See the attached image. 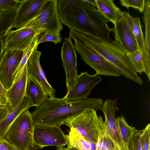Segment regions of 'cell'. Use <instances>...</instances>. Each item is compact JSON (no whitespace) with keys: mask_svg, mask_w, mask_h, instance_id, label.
I'll return each instance as SVG.
<instances>
[{"mask_svg":"<svg viewBox=\"0 0 150 150\" xmlns=\"http://www.w3.org/2000/svg\"><path fill=\"white\" fill-rule=\"evenodd\" d=\"M59 19L71 29L97 37L105 32L108 21L85 0H57Z\"/></svg>","mask_w":150,"mask_h":150,"instance_id":"cell-1","label":"cell"},{"mask_svg":"<svg viewBox=\"0 0 150 150\" xmlns=\"http://www.w3.org/2000/svg\"><path fill=\"white\" fill-rule=\"evenodd\" d=\"M102 98H90L75 102L64 97H47L31 113L34 125L60 127L68 120L87 108L100 110Z\"/></svg>","mask_w":150,"mask_h":150,"instance_id":"cell-2","label":"cell"},{"mask_svg":"<svg viewBox=\"0 0 150 150\" xmlns=\"http://www.w3.org/2000/svg\"><path fill=\"white\" fill-rule=\"evenodd\" d=\"M69 34L76 37L88 47L111 63L120 75L140 85H143V81L130 62L127 52L117 41H107L71 29Z\"/></svg>","mask_w":150,"mask_h":150,"instance_id":"cell-3","label":"cell"},{"mask_svg":"<svg viewBox=\"0 0 150 150\" xmlns=\"http://www.w3.org/2000/svg\"><path fill=\"white\" fill-rule=\"evenodd\" d=\"M34 127L31 114L27 109L13 122L3 139L17 150H33Z\"/></svg>","mask_w":150,"mask_h":150,"instance_id":"cell-4","label":"cell"},{"mask_svg":"<svg viewBox=\"0 0 150 150\" xmlns=\"http://www.w3.org/2000/svg\"><path fill=\"white\" fill-rule=\"evenodd\" d=\"M65 124L75 129L86 139L96 144L104 127L101 115L96 111L87 108L66 121Z\"/></svg>","mask_w":150,"mask_h":150,"instance_id":"cell-5","label":"cell"},{"mask_svg":"<svg viewBox=\"0 0 150 150\" xmlns=\"http://www.w3.org/2000/svg\"><path fill=\"white\" fill-rule=\"evenodd\" d=\"M24 26L41 33H60L63 26L58 15L57 0H46L37 16Z\"/></svg>","mask_w":150,"mask_h":150,"instance_id":"cell-6","label":"cell"},{"mask_svg":"<svg viewBox=\"0 0 150 150\" xmlns=\"http://www.w3.org/2000/svg\"><path fill=\"white\" fill-rule=\"evenodd\" d=\"M74 41L75 49L85 63L93 69L99 75L117 77L119 71L110 62L86 45L74 35L69 34Z\"/></svg>","mask_w":150,"mask_h":150,"instance_id":"cell-7","label":"cell"},{"mask_svg":"<svg viewBox=\"0 0 150 150\" xmlns=\"http://www.w3.org/2000/svg\"><path fill=\"white\" fill-rule=\"evenodd\" d=\"M33 150L42 149L47 146H54L57 150H64L68 145L66 135L60 127L34 125Z\"/></svg>","mask_w":150,"mask_h":150,"instance_id":"cell-8","label":"cell"},{"mask_svg":"<svg viewBox=\"0 0 150 150\" xmlns=\"http://www.w3.org/2000/svg\"><path fill=\"white\" fill-rule=\"evenodd\" d=\"M116 104V98L113 100L107 99L100 110L105 116L104 131L111 139L114 150H125L115 117L116 112L118 110Z\"/></svg>","mask_w":150,"mask_h":150,"instance_id":"cell-9","label":"cell"},{"mask_svg":"<svg viewBox=\"0 0 150 150\" xmlns=\"http://www.w3.org/2000/svg\"><path fill=\"white\" fill-rule=\"evenodd\" d=\"M62 65L65 71L67 92L74 86L78 76L77 67V55L74 45L70 36L64 38L61 50Z\"/></svg>","mask_w":150,"mask_h":150,"instance_id":"cell-10","label":"cell"},{"mask_svg":"<svg viewBox=\"0 0 150 150\" xmlns=\"http://www.w3.org/2000/svg\"><path fill=\"white\" fill-rule=\"evenodd\" d=\"M102 80V77L96 74L91 75L87 72H82L78 75L74 86L64 98L68 102L86 100L92 89Z\"/></svg>","mask_w":150,"mask_h":150,"instance_id":"cell-11","label":"cell"},{"mask_svg":"<svg viewBox=\"0 0 150 150\" xmlns=\"http://www.w3.org/2000/svg\"><path fill=\"white\" fill-rule=\"evenodd\" d=\"M23 51L5 50L0 64V81L7 90L13 84L14 74L22 58Z\"/></svg>","mask_w":150,"mask_h":150,"instance_id":"cell-12","label":"cell"},{"mask_svg":"<svg viewBox=\"0 0 150 150\" xmlns=\"http://www.w3.org/2000/svg\"><path fill=\"white\" fill-rule=\"evenodd\" d=\"M40 33L39 31L25 26L10 30L5 36L4 51L16 50L23 51L35 37Z\"/></svg>","mask_w":150,"mask_h":150,"instance_id":"cell-13","label":"cell"},{"mask_svg":"<svg viewBox=\"0 0 150 150\" xmlns=\"http://www.w3.org/2000/svg\"><path fill=\"white\" fill-rule=\"evenodd\" d=\"M46 0H22L14 18L12 28H22L35 17Z\"/></svg>","mask_w":150,"mask_h":150,"instance_id":"cell-14","label":"cell"},{"mask_svg":"<svg viewBox=\"0 0 150 150\" xmlns=\"http://www.w3.org/2000/svg\"><path fill=\"white\" fill-rule=\"evenodd\" d=\"M33 51L27 62L28 75L31 76L38 83L45 93L50 97H55L56 91L48 82L40 62L41 52Z\"/></svg>","mask_w":150,"mask_h":150,"instance_id":"cell-15","label":"cell"},{"mask_svg":"<svg viewBox=\"0 0 150 150\" xmlns=\"http://www.w3.org/2000/svg\"><path fill=\"white\" fill-rule=\"evenodd\" d=\"M27 78V63L11 86L6 90V98L10 110H14L17 107L25 96Z\"/></svg>","mask_w":150,"mask_h":150,"instance_id":"cell-16","label":"cell"},{"mask_svg":"<svg viewBox=\"0 0 150 150\" xmlns=\"http://www.w3.org/2000/svg\"><path fill=\"white\" fill-rule=\"evenodd\" d=\"M111 31L114 33L115 40L120 43L127 53L138 49L134 37L124 16L122 20L114 24Z\"/></svg>","mask_w":150,"mask_h":150,"instance_id":"cell-17","label":"cell"},{"mask_svg":"<svg viewBox=\"0 0 150 150\" xmlns=\"http://www.w3.org/2000/svg\"><path fill=\"white\" fill-rule=\"evenodd\" d=\"M143 21L145 26V37L144 38V51L142 55L146 73L148 80L150 81V0L145 1L143 12Z\"/></svg>","mask_w":150,"mask_h":150,"instance_id":"cell-18","label":"cell"},{"mask_svg":"<svg viewBox=\"0 0 150 150\" xmlns=\"http://www.w3.org/2000/svg\"><path fill=\"white\" fill-rule=\"evenodd\" d=\"M97 10L114 25L123 17V12L117 7L112 0H96Z\"/></svg>","mask_w":150,"mask_h":150,"instance_id":"cell-19","label":"cell"},{"mask_svg":"<svg viewBox=\"0 0 150 150\" xmlns=\"http://www.w3.org/2000/svg\"><path fill=\"white\" fill-rule=\"evenodd\" d=\"M25 96L29 98L33 106L36 107L48 97L36 80L31 76L28 75Z\"/></svg>","mask_w":150,"mask_h":150,"instance_id":"cell-20","label":"cell"},{"mask_svg":"<svg viewBox=\"0 0 150 150\" xmlns=\"http://www.w3.org/2000/svg\"><path fill=\"white\" fill-rule=\"evenodd\" d=\"M33 106L29 98L25 96L20 104L14 110H11L0 122V139H3L6 132L16 118L23 112Z\"/></svg>","mask_w":150,"mask_h":150,"instance_id":"cell-21","label":"cell"},{"mask_svg":"<svg viewBox=\"0 0 150 150\" xmlns=\"http://www.w3.org/2000/svg\"><path fill=\"white\" fill-rule=\"evenodd\" d=\"M123 12V16L134 37L138 49L141 51L142 55L144 51V38L142 29L143 26L141 23L140 17H134L126 11Z\"/></svg>","mask_w":150,"mask_h":150,"instance_id":"cell-22","label":"cell"},{"mask_svg":"<svg viewBox=\"0 0 150 150\" xmlns=\"http://www.w3.org/2000/svg\"><path fill=\"white\" fill-rule=\"evenodd\" d=\"M125 150H131L132 135L135 128L129 126L125 117L121 115L116 118Z\"/></svg>","mask_w":150,"mask_h":150,"instance_id":"cell-23","label":"cell"},{"mask_svg":"<svg viewBox=\"0 0 150 150\" xmlns=\"http://www.w3.org/2000/svg\"><path fill=\"white\" fill-rule=\"evenodd\" d=\"M16 10L0 9V36H6L12 28L13 20Z\"/></svg>","mask_w":150,"mask_h":150,"instance_id":"cell-24","label":"cell"},{"mask_svg":"<svg viewBox=\"0 0 150 150\" xmlns=\"http://www.w3.org/2000/svg\"><path fill=\"white\" fill-rule=\"evenodd\" d=\"M70 129L69 134L66 135L69 144L81 150H91L90 141L85 139L74 129Z\"/></svg>","mask_w":150,"mask_h":150,"instance_id":"cell-25","label":"cell"},{"mask_svg":"<svg viewBox=\"0 0 150 150\" xmlns=\"http://www.w3.org/2000/svg\"><path fill=\"white\" fill-rule=\"evenodd\" d=\"M39 34L35 37L28 47L23 51L22 58L14 74V81L19 76L24 67L27 63L28 59L33 51L35 48H38V45L37 44V41Z\"/></svg>","mask_w":150,"mask_h":150,"instance_id":"cell-26","label":"cell"},{"mask_svg":"<svg viewBox=\"0 0 150 150\" xmlns=\"http://www.w3.org/2000/svg\"><path fill=\"white\" fill-rule=\"evenodd\" d=\"M127 54L136 72L140 74L144 72V67L141 51L138 49L134 52L127 53Z\"/></svg>","mask_w":150,"mask_h":150,"instance_id":"cell-27","label":"cell"},{"mask_svg":"<svg viewBox=\"0 0 150 150\" xmlns=\"http://www.w3.org/2000/svg\"><path fill=\"white\" fill-rule=\"evenodd\" d=\"M62 39L60 33L44 32L38 35L37 42L38 45L43 42L51 41L56 45L60 43Z\"/></svg>","mask_w":150,"mask_h":150,"instance_id":"cell-28","label":"cell"},{"mask_svg":"<svg viewBox=\"0 0 150 150\" xmlns=\"http://www.w3.org/2000/svg\"><path fill=\"white\" fill-rule=\"evenodd\" d=\"M120 4L128 10L129 7L137 10L140 13H143L145 8V0H120Z\"/></svg>","mask_w":150,"mask_h":150,"instance_id":"cell-29","label":"cell"},{"mask_svg":"<svg viewBox=\"0 0 150 150\" xmlns=\"http://www.w3.org/2000/svg\"><path fill=\"white\" fill-rule=\"evenodd\" d=\"M143 130L134 129L132 135V150H143L142 137Z\"/></svg>","mask_w":150,"mask_h":150,"instance_id":"cell-30","label":"cell"},{"mask_svg":"<svg viewBox=\"0 0 150 150\" xmlns=\"http://www.w3.org/2000/svg\"><path fill=\"white\" fill-rule=\"evenodd\" d=\"M21 1L18 0H0V9L17 10Z\"/></svg>","mask_w":150,"mask_h":150,"instance_id":"cell-31","label":"cell"},{"mask_svg":"<svg viewBox=\"0 0 150 150\" xmlns=\"http://www.w3.org/2000/svg\"><path fill=\"white\" fill-rule=\"evenodd\" d=\"M142 142L143 150H150V124H148L143 129Z\"/></svg>","mask_w":150,"mask_h":150,"instance_id":"cell-32","label":"cell"},{"mask_svg":"<svg viewBox=\"0 0 150 150\" xmlns=\"http://www.w3.org/2000/svg\"><path fill=\"white\" fill-rule=\"evenodd\" d=\"M103 145L105 150H114L112 142L105 131L103 135Z\"/></svg>","mask_w":150,"mask_h":150,"instance_id":"cell-33","label":"cell"},{"mask_svg":"<svg viewBox=\"0 0 150 150\" xmlns=\"http://www.w3.org/2000/svg\"><path fill=\"white\" fill-rule=\"evenodd\" d=\"M6 93V90L0 81V105H4L8 104Z\"/></svg>","mask_w":150,"mask_h":150,"instance_id":"cell-34","label":"cell"},{"mask_svg":"<svg viewBox=\"0 0 150 150\" xmlns=\"http://www.w3.org/2000/svg\"><path fill=\"white\" fill-rule=\"evenodd\" d=\"M10 110L8 104L4 105H0V122L5 118Z\"/></svg>","mask_w":150,"mask_h":150,"instance_id":"cell-35","label":"cell"},{"mask_svg":"<svg viewBox=\"0 0 150 150\" xmlns=\"http://www.w3.org/2000/svg\"><path fill=\"white\" fill-rule=\"evenodd\" d=\"M0 150H17L3 139H0Z\"/></svg>","mask_w":150,"mask_h":150,"instance_id":"cell-36","label":"cell"},{"mask_svg":"<svg viewBox=\"0 0 150 150\" xmlns=\"http://www.w3.org/2000/svg\"><path fill=\"white\" fill-rule=\"evenodd\" d=\"M104 133V128L98 137V142L96 144L95 150H105L103 145V135Z\"/></svg>","mask_w":150,"mask_h":150,"instance_id":"cell-37","label":"cell"},{"mask_svg":"<svg viewBox=\"0 0 150 150\" xmlns=\"http://www.w3.org/2000/svg\"><path fill=\"white\" fill-rule=\"evenodd\" d=\"M4 40L2 37L0 36V64L4 54Z\"/></svg>","mask_w":150,"mask_h":150,"instance_id":"cell-38","label":"cell"},{"mask_svg":"<svg viewBox=\"0 0 150 150\" xmlns=\"http://www.w3.org/2000/svg\"><path fill=\"white\" fill-rule=\"evenodd\" d=\"M86 1L94 7L97 8V9L98 8V4L96 0H85Z\"/></svg>","mask_w":150,"mask_h":150,"instance_id":"cell-39","label":"cell"},{"mask_svg":"<svg viewBox=\"0 0 150 150\" xmlns=\"http://www.w3.org/2000/svg\"><path fill=\"white\" fill-rule=\"evenodd\" d=\"M66 148H65L64 150H81L76 147L69 144Z\"/></svg>","mask_w":150,"mask_h":150,"instance_id":"cell-40","label":"cell"}]
</instances>
